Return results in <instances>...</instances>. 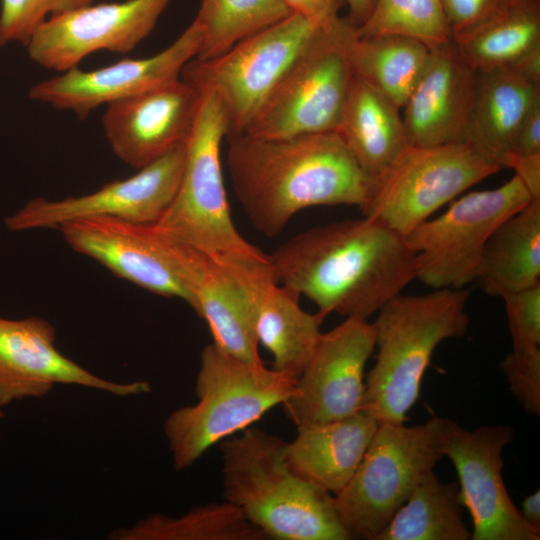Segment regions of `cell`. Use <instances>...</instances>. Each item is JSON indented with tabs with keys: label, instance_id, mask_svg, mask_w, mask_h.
Listing matches in <instances>:
<instances>
[{
	"label": "cell",
	"instance_id": "6da1fadb",
	"mask_svg": "<svg viewBox=\"0 0 540 540\" xmlns=\"http://www.w3.org/2000/svg\"><path fill=\"white\" fill-rule=\"evenodd\" d=\"M268 259L274 280L325 316L367 319L416 279L405 237L366 216L305 230Z\"/></svg>",
	"mask_w": 540,
	"mask_h": 540
},
{
	"label": "cell",
	"instance_id": "7a4b0ae2",
	"mask_svg": "<svg viewBox=\"0 0 540 540\" xmlns=\"http://www.w3.org/2000/svg\"><path fill=\"white\" fill-rule=\"evenodd\" d=\"M227 167L252 225L280 234L299 211L315 206H357L369 200L374 180L336 131L287 137L249 133L229 138Z\"/></svg>",
	"mask_w": 540,
	"mask_h": 540
},
{
	"label": "cell",
	"instance_id": "3957f363",
	"mask_svg": "<svg viewBox=\"0 0 540 540\" xmlns=\"http://www.w3.org/2000/svg\"><path fill=\"white\" fill-rule=\"evenodd\" d=\"M287 441L248 427L220 442L224 500L266 537L279 540L353 539L328 491L297 476Z\"/></svg>",
	"mask_w": 540,
	"mask_h": 540
},
{
	"label": "cell",
	"instance_id": "277c9868",
	"mask_svg": "<svg viewBox=\"0 0 540 540\" xmlns=\"http://www.w3.org/2000/svg\"><path fill=\"white\" fill-rule=\"evenodd\" d=\"M469 296L468 287L400 293L377 311L372 326L378 352L366 377L362 411L378 423L407 420L437 346L466 335Z\"/></svg>",
	"mask_w": 540,
	"mask_h": 540
},
{
	"label": "cell",
	"instance_id": "5b68a950",
	"mask_svg": "<svg viewBox=\"0 0 540 540\" xmlns=\"http://www.w3.org/2000/svg\"><path fill=\"white\" fill-rule=\"evenodd\" d=\"M295 380L221 350L213 342L200 356L197 403L172 411L163 423L175 470L192 466L214 444L250 427L281 405Z\"/></svg>",
	"mask_w": 540,
	"mask_h": 540
},
{
	"label": "cell",
	"instance_id": "8992f818",
	"mask_svg": "<svg viewBox=\"0 0 540 540\" xmlns=\"http://www.w3.org/2000/svg\"><path fill=\"white\" fill-rule=\"evenodd\" d=\"M198 92L199 104L185 140L178 190L153 226L213 257L266 261L268 255L238 232L231 217L221 166V145L227 136L224 112L215 96Z\"/></svg>",
	"mask_w": 540,
	"mask_h": 540
},
{
	"label": "cell",
	"instance_id": "52a82bcc",
	"mask_svg": "<svg viewBox=\"0 0 540 540\" xmlns=\"http://www.w3.org/2000/svg\"><path fill=\"white\" fill-rule=\"evenodd\" d=\"M449 419L425 423H379L349 483L336 495L339 519L352 538L376 540L424 476L443 457Z\"/></svg>",
	"mask_w": 540,
	"mask_h": 540
},
{
	"label": "cell",
	"instance_id": "ba28073f",
	"mask_svg": "<svg viewBox=\"0 0 540 540\" xmlns=\"http://www.w3.org/2000/svg\"><path fill=\"white\" fill-rule=\"evenodd\" d=\"M356 28L347 16L317 27L244 133L287 137L336 131L354 77L350 48Z\"/></svg>",
	"mask_w": 540,
	"mask_h": 540
},
{
	"label": "cell",
	"instance_id": "9c48e42d",
	"mask_svg": "<svg viewBox=\"0 0 540 540\" xmlns=\"http://www.w3.org/2000/svg\"><path fill=\"white\" fill-rule=\"evenodd\" d=\"M317 27L291 13L217 57L192 59L181 78L215 96L225 115L226 138L242 134Z\"/></svg>",
	"mask_w": 540,
	"mask_h": 540
},
{
	"label": "cell",
	"instance_id": "30bf717a",
	"mask_svg": "<svg viewBox=\"0 0 540 540\" xmlns=\"http://www.w3.org/2000/svg\"><path fill=\"white\" fill-rule=\"evenodd\" d=\"M502 169L464 143L409 145L374 181L361 210L402 236Z\"/></svg>",
	"mask_w": 540,
	"mask_h": 540
},
{
	"label": "cell",
	"instance_id": "8fae6325",
	"mask_svg": "<svg viewBox=\"0 0 540 540\" xmlns=\"http://www.w3.org/2000/svg\"><path fill=\"white\" fill-rule=\"evenodd\" d=\"M532 196L515 175L493 189L469 192L405 240L415 254L416 279L433 289L464 288L475 281L483 248L494 230Z\"/></svg>",
	"mask_w": 540,
	"mask_h": 540
},
{
	"label": "cell",
	"instance_id": "7c38bea8",
	"mask_svg": "<svg viewBox=\"0 0 540 540\" xmlns=\"http://www.w3.org/2000/svg\"><path fill=\"white\" fill-rule=\"evenodd\" d=\"M185 280L213 343L242 361L262 365L256 334L257 294L272 275L267 261L230 260L210 256L176 240Z\"/></svg>",
	"mask_w": 540,
	"mask_h": 540
},
{
	"label": "cell",
	"instance_id": "4fadbf2b",
	"mask_svg": "<svg viewBox=\"0 0 540 540\" xmlns=\"http://www.w3.org/2000/svg\"><path fill=\"white\" fill-rule=\"evenodd\" d=\"M514 435L509 425L468 430L448 421L443 456L456 469L461 501L472 518V540L540 539V532L525 522L504 484L502 454Z\"/></svg>",
	"mask_w": 540,
	"mask_h": 540
},
{
	"label": "cell",
	"instance_id": "5bb4252c",
	"mask_svg": "<svg viewBox=\"0 0 540 540\" xmlns=\"http://www.w3.org/2000/svg\"><path fill=\"white\" fill-rule=\"evenodd\" d=\"M185 156V142L161 158L138 169L133 176L105 184L76 197L29 200L4 219L9 231L56 228L74 220L92 217L118 218L134 223L157 222L178 190Z\"/></svg>",
	"mask_w": 540,
	"mask_h": 540
},
{
	"label": "cell",
	"instance_id": "9a60e30c",
	"mask_svg": "<svg viewBox=\"0 0 540 540\" xmlns=\"http://www.w3.org/2000/svg\"><path fill=\"white\" fill-rule=\"evenodd\" d=\"M375 348L372 323L347 317L320 335L316 347L281 405L297 427L343 419L362 408L364 369Z\"/></svg>",
	"mask_w": 540,
	"mask_h": 540
},
{
	"label": "cell",
	"instance_id": "2e32d148",
	"mask_svg": "<svg viewBox=\"0 0 540 540\" xmlns=\"http://www.w3.org/2000/svg\"><path fill=\"white\" fill-rule=\"evenodd\" d=\"M172 0L95 2L49 17L25 45L37 65L58 73L99 51L126 54L155 28Z\"/></svg>",
	"mask_w": 540,
	"mask_h": 540
},
{
	"label": "cell",
	"instance_id": "e0dca14e",
	"mask_svg": "<svg viewBox=\"0 0 540 540\" xmlns=\"http://www.w3.org/2000/svg\"><path fill=\"white\" fill-rule=\"evenodd\" d=\"M58 229L73 250L119 278L154 294L182 299L193 309L194 297L174 241L153 224L92 217L67 222Z\"/></svg>",
	"mask_w": 540,
	"mask_h": 540
},
{
	"label": "cell",
	"instance_id": "ac0fdd59",
	"mask_svg": "<svg viewBox=\"0 0 540 540\" xmlns=\"http://www.w3.org/2000/svg\"><path fill=\"white\" fill-rule=\"evenodd\" d=\"M202 29L193 22L165 49L140 59H123L93 70L74 67L30 87L31 100L85 119L101 105H109L181 78L196 58Z\"/></svg>",
	"mask_w": 540,
	"mask_h": 540
},
{
	"label": "cell",
	"instance_id": "d6986e66",
	"mask_svg": "<svg viewBox=\"0 0 540 540\" xmlns=\"http://www.w3.org/2000/svg\"><path fill=\"white\" fill-rule=\"evenodd\" d=\"M47 320L0 317V409L24 399L41 398L56 385H79L126 397L149 393L146 381L118 383L91 373L55 346Z\"/></svg>",
	"mask_w": 540,
	"mask_h": 540
},
{
	"label": "cell",
	"instance_id": "ffe728a7",
	"mask_svg": "<svg viewBox=\"0 0 540 540\" xmlns=\"http://www.w3.org/2000/svg\"><path fill=\"white\" fill-rule=\"evenodd\" d=\"M199 97L179 78L107 105L102 126L113 153L137 170L161 158L185 142Z\"/></svg>",
	"mask_w": 540,
	"mask_h": 540
},
{
	"label": "cell",
	"instance_id": "44dd1931",
	"mask_svg": "<svg viewBox=\"0 0 540 540\" xmlns=\"http://www.w3.org/2000/svg\"><path fill=\"white\" fill-rule=\"evenodd\" d=\"M474 87L475 70L452 39L431 48L424 70L403 106L410 145L462 143Z\"/></svg>",
	"mask_w": 540,
	"mask_h": 540
},
{
	"label": "cell",
	"instance_id": "7402d4cb",
	"mask_svg": "<svg viewBox=\"0 0 540 540\" xmlns=\"http://www.w3.org/2000/svg\"><path fill=\"white\" fill-rule=\"evenodd\" d=\"M378 421L360 410L343 419L297 427L286 460L300 478L338 494L355 474Z\"/></svg>",
	"mask_w": 540,
	"mask_h": 540
},
{
	"label": "cell",
	"instance_id": "603a6c76",
	"mask_svg": "<svg viewBox=\"0 0 540 540\" xmlns=\"http://www.w3.org/2000/svg\"><path fill=\"white\" fill-rule=\"evenodd\" d=\"M540 85L510 68L475 70L472 106L462 143L502 168Z\"/></svg>",
	"mask_w": 540,
	"mask_h": 540
},
{
	"label": "cell",
	"instance_id": "cb8c5ba5",
	"mask_svg": "<svg viewBox=\"0 0 540 540\" xmlns=\"http://www.w3.org/2000/svg\"><path fill=\"white\" fill-rule=\"evenodd\" d=\"M336 132L374 181L410 145L400 108L355 74Z\"/></svg>",
	"mask_w": 540,
	"mask_h": 540
},
{
	"label": "cell",
	"instance_id": "d4e9b609",
	"mask_svg": "<svg viewBox=\"0 0 540 540\" xmlns=\"http://www.w3.org/2000/svg\"><path fill=\"white\" fill-rule=\"evenodd\" d=\"M299 298L273 275L262 281L257 294L258 342L272 354V369L295 381L316 347L326 317L303 310Z\"/></svg>",
	"mask_w": 540,
	"mask_h": 540
},
{
	"label": "cell",
	"instance_id": "484cf974",
	"mask_svg": "<svg viewBox=\"0 0 540 540\" xmlns=\"http://www.w3.org/2000/svg\"><path fill=\"white\" fill-rule=\"evenodd\" d=\"M475 281L487 295L501 298L540 283V199H532L494 230Z\"/></svg>",
	"mask_w": 540,
	"mask_h": 540
},
{
	"label": "cell",
	"instance_id": "4316f807",
	"mask_svg": "<svg viewBox=\"0 0 540 540\" xmlns=\"http://www.w3.org/2000/svg\"><path fill=\"white\" fill-rule=\"evenodd\" d=\"M452 41L474 70L508 68L540 46V0H506Z\"/></svg>",
	"mask_w": 540,
	"mask_h": 540
},
{
	"label": "cell",
	"instance_id": "83f0119b",
	"mask_svg": "<svg viewBox=\"0 0 540 540\" xmlns=\"http://www.w3.org/2000/svg\"><path fill=\"white\" fill-rule=\"evenodd\" d=\"M430 47L401 34L356 36L350 48L355 75L400 109L427 63Z\"/></svg>",
	"mask_w": 540,
	"mask_h": 540
},
{
	"label": "cell",
	"instance_id": "f1b7e54d",
	"mask_svg": "<svg viewBox=\"0 0 540 540\" xmlns=\"http://www.w3.org/2000/svg\"><path fill=\"white\" fill-rule=\"evenodd\" d=\"M459 485L432 471L417 485L376 540H468Z\"/></svg>",
	"mask_w": 540,
	"mask_h": 540
},
{
	"label": "cell",
	"instance_id": "f546056e",
	"mask_svg": "<svg viewBox=\"0 0 540 540\" xmlns=\"http://www.w3.org/2000/svg\"><path fill=\"white\" fill-rule=\"evenodd\" d=\"M114 540H265L234 505L209 503L178 516L150 514L128 528H116Z\"/></svg>",
	"mask_w": 540,
	"mask_h": 540
},
{
	"label": "cell",
	"instance_id": "4dcf8cb0",
	"mask_svg": "<svg viewBox=\"0 0 540 540\" xmlns=\"http://www.w3.org/2000/svg\"><path fill=\"white\" fill-rule=\"evenodd\" d=\"M291 14L284 0H201L196 18L202 43L195 59L207 60Z\"/></svg>",
	"mask_w": 540,
	"mask_h": 540
},
{
	"label": "cell",
	"instance_id": "1f68e13d",
	"mask_svg": "<svg viewBox=\"0 0 540 540\" xmlns=\"http://www.w3.org/2000/svg\"><path fill=\"white\" fill-rule=\"evenodd\" d=\"M356 32L358 36L401 34L430 48L452 39L442 0H375L370 15Z\"/></svg>",
	"mask_w": 540,
	"mask_h": 540
},
{
	"label": "cell",
	"instance_id": "d6a6232c",
	"mask_svg": "<svg viewBox=\"0 0 540 540\" xmlns=\"http://www.w3.org/2000/svg\"><path fill=\"white\" fill-rule=\"evenodd\" d=\"M100 0H0V47L26 45L33 32L49 17Z\"/></svg>",
	"mask_w": 540,
	"mask_h": 540
},
{
	"label": "cell",
	"instance_id": "836d02e7",
	"mask_svg": "<svg viewBox=\"0 0 540 540\" xmlns=\"http://www.w3.org/2000/svg\"><path fill=\"white\" fill-rule=\"evenodd\" d=\"M511 393L525 412L540 415V349H511L500 362Z\"/></svg>",
	"mask_w": 540,
	"mask_h": 540
},
{
	"label": "cell",
	"instance_id": "e575fe53",
	"mask_svg": "<svg viewBox=\"0 0 540 540\" xmlns=\"http://www.w3.org/2000/svg\"><path fill=\"white\" fill-rule=\"evenodd\" d=\"M513 349H540V283L502 297Z\"/></svg>",
	"mask_w": 540,
	"mask_h": 540
},
{
	"label": "cell",
	"instance_id": "d590c367",
	"mask_svg": "<svg viewBox=\"0 0 540 540\" xmlns=\"http://www.w3.org/2000/svg\"><path fill=\"white\" fill-rule=\"evenodd\" d=\"M506 0H442L444 12L451 30L456 35L489 17Z\"/></svg>",
	"mask_w": 540,
	"mask_h": 540
},
{
	"label": "cell",
	"instance_id": "8d00e7d4",
	"mask_svg": "<svg viewBox=\"0 0 540 540\" xmlns=\"http://www.w3.org/2000/svg\"><path fill=\"white\" fill-rule=\"evenodd\" d=\"M510 153L520 155L540 154V101L533 105L521 122Z\"/></svg>",
	"mask_w": 540,
	"mask_h": 540
},
{
	"label": "cell",
	"instance_id": "74e56055",
	"mask_svg": "<svg viewBox=\"0 0 540 540\" xmlns=\"http://www.w3.org/2000/svg\"><path fill=\"white\" fill-rule=\"evenodd\" d=\"M504 167L511 168L533 199H540V154H508Z\"/></svg>",
	"mask_w": 540,
	"mask_h": 540
},
{
	"label": "cell",
	"instance_id": "f35d334b",
	"mask_svg": "<svg viewBox=\"0 0 540 540\" xmlns=\"http://www.w3.org/2000/svg\"><path fill=\"white\" fill-rule=\"evenodd\" d=\"M343 0H284L291 13L297 14L317 26L324 25L338 14Z\"/></svg>",
	"mask_w": 540,
	"mask_h": 540
},
{
	"label": "cell",
	"instance_id": "ab89813d",
	"mask_svg": "<svg viewBox=\"0 0 540 540\" xmlns=\"http://www.w3.org/2000/svg\"><path fill=\"white\" fill-rule=\"evenodd\" d=\"M508 68L528 81L540 85V46L526 53Z\"/></svg>",
	"mask_w": 540,
	"mask_h": 540
},
{
	"label": "cell",
	"instance_id": "60d3db41",
	"mask_svg": "<svg viewBox=\"0 0 540 540\" xmlns=\"http://www.w3.org/2000/svg\"><path fill=\"white\" fill-rule=\"evenodd\" d=\"M521 516L532 528L540 532V491L526 496L522 502Z\"/></svg>",
	"mask_w": 540,
	"mask_h": 540
},
{
	"label": "cell",
	"instance_id": "b9f144b4",
	"mask_svg": "<svg viewBox=\"0 0 540 540\" xmlns=\"http://www.w3.org/2000/svg\"><path fill=\"white\" fill-rule=\"evenodd\" d=\"M346 2L349 13L347 17L358 27L363 24L370 15L375 0H343Z\"/></svg>",
	"mask_w": 540,
	"mask_h": 540
},
{
	"label": "cell",
	"instance_id": "7bdbcfd3",
	"mask_svg": "<svg viewBox=\"0 0 540 540\" xmlns=\"http://www.w3.org/2000/svg\"><path fill=\"white\" fill-rule=\"evenodd\" d=\"M5 417V413L0 409V420Z\"/></svg>",
	"mask_w": 540,
	"mask_h": 540
}]
</instances>
